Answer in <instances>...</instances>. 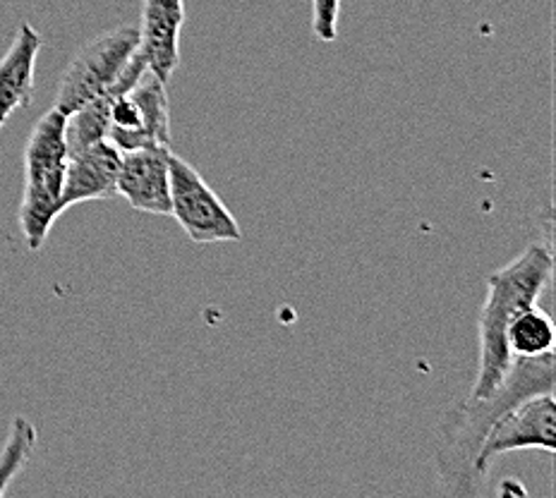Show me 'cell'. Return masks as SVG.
<instances>
[{"instance_id":"6da1fadb","label":"cell","mask_w":556,"mask_h":498,"mask_svg":"<svg viewBox=\"0 0 556 498\" xmlns=\"http://www.w3.org/2000/svg\"><path fill=\"white\" fill-rule=\"evenodd\" d=\"M554 350L535 357H514L502 384L490 396L470 398L451 408L437 438V477L444 496H478L486 482L478 472V456L492 424L538 393H554Z\"/></svg>"},{"instance_id":"7a4b0ae2","label":"cell","mask_w":556,"mask_h":498,"mask_svg":"<svg viewBox=\"0 0 556 498\" xmlns=\"http://www.w3.org/2000/svg\"><path fill=\"white\" fill-rule=\"evenodd\" d=\"M552 250L528 245L514 261L486 278V297L478 317L480 365L470 398H484L502 384L514 355L508 350L506 331L514 319L540 299L552 278Z\"/></svg>"},{"instance_id":"3957f363","label":"cell","mask_w":556,"mask_h":498,"mask_svg":"<svg viewBox=\"0 0 556 498\" xmlns=\"http://www.w3.org/2000/svg\"><path fill=\"white\" fill-rule=\"evenodd\" d=\"M65 118L55 106L34 125L25 149V190L20 202V228L31 252H39L55 218L63 214L61 196L67 170Z\"/></svg>"},{"instance_id":"277c9868","label":"cell","mask_w":556,"mask_h":498,"mask_svg":"<svg viewBox=\"0 0 556 498\" xmlns=\"http://www.w3.org/2000/svg\"><path fill=\"white\" fill-rule=\"evenodd\" d=\"M139 51L137 27H118L99 34L65 67L61 87L55 94V108L70 115L87 101L101 97L118 82L125 67Z\"/></svg>"},{"instance_id":"5b68a950","label":"cell","mask_w":556,"mask_h":498,"mask_svg":"<svg viewBox=\"0 0 556 498\" xmlns=\"http://www.w3.org/2000/svg\"><path fill=\"white\" fill-rule=\"evenodd\" d=\"M170 170V216L176 218L197 245L214 242H240L242 230L230 208L218 200L194 166L178 154L168 156Z\"/></svg>"},{"instance_id":"8992f818","label":"cell","mask_w":556,"mask_h":498,"mask_svg":"<svg viewBox=\"0 0 556 498\" xmlns=\"http://www.w3.org/2000/svg\"><path fill=\"white\" fill-rule=\"evenodd\" d=\"M106 139L121 152L147 146H170L166 82H161L154 73L147 69L135 87L115 97Z\"/></svg>"},{"instance_id":"52a82bcc","label":"cell","mask_w":556,"mask_h":498,"mask_svg":"<svg viewBox=\"0 0 556 498\" xmlns=\"http://www.w3.org/2000/svg\"><path fill=\"white\" fill-rule=\"evenodd\" d=\"M540 448L544 454L556 450V403L554 393H538L506 410L492 424L478 456V472L486 480L496 458L514 450Z\"/></svg>"},{"instance_id":"ba28073f","label":"cell","mask_w":556,"mask_h":498,"mask_svg":"<svg viewBox=\"0 0 556 498\" xmlns=\"http://www.w3.org/2000/svg\"><path fill=\"white\" fill-rule=\"evenodd\" d=\"M170 146H147L123 152L118 170V196L135 212L170 216Z\"/></svg>"},{"instance_id":"9c48e42d","label":"cell","mask_w":556,"mask_h":498,"mask_svg":"<svg viewBox=\"0 0 556 498\" xmlns=\"http://www.w3.org/2000/svg\"><path fill=\"white\" fill-rule=\"evenodd\" d=\"M121 158L123 152L118 146H113L109 139L67 156V170L61 196L63 212H67V208L75 204L113 200V196H118Z\"/></svg>"},{"instance_id":"30bf717a","label":"cell","mask_w":556,"mask_h":498,"mask_svg":"<svg viewBox=\"0 0 556 498\" xmlns=\"http://www.w3.org/2000/svg\"><path fill=\"white\" fill-rule=\"evenodd\" d=\"M182 25V0H144L142 3V22L137 27L139 55L144 58L149 73H154L166 85L180 63Z\"/></svg>"},{"instance_id":"8fae6325","label":"cell","mask_w":556,"mask_h":498,"mask_svg":"<svg viewBox=\"0 0 556 498\" xmlns=\"http://www.w3.org/2000/svg\"><path fill=\"white\" fill-rule=\"evenodd\" d=\"M39 51V31L29 22H22L13 46L0 58V130L10 120V115L31 103Z\"/></svg>"},{"instance_id":"7c38bea8","label":"cell","mask_w":556,"mask_h":498,"mask_svg":"<svg viewBox=\"0 0 556 498\" xmlns=\"http://www.w3.org/2000/svg\"><path fill=\"white\" fill-rule=\"evenodd\" d=\"M554 321L542 311L540 307H528L526 311L514 319L511 327L506 331V343L508 350L514 357H535L554 350Z\"/></svg>"},{"instance_id":"4fadbf2b","label":"cell","mask_w":556,"mask_h":498,"mask_svg":"<svg viewBox=\"0 0 556 498\" xmlns=\"http://www.w3.org/2000/svg\"><path fill=\"white\" fill-rule=\"evenodd\" d=\"M37 446V430L27 420V417H15L13 426H10L8 442L0 450V496L8 491L17 474L25 470L31 458V450Z\"/></svg>"},{"instance_id":"5bb4252c","label":"cell","mask_w":556,"mask_h":498,"mask_svg":"<svg viewBox=\"0 0 556 498\" xmlns=\"http://www.w3.org/2000/svg\"><path fill=\"white\" fill-rule=\"evenodd\" d=\"M339 13L341 0H312V29H315V37L319 41H336V34H339Z\"/></svg>"}]
</instances>
